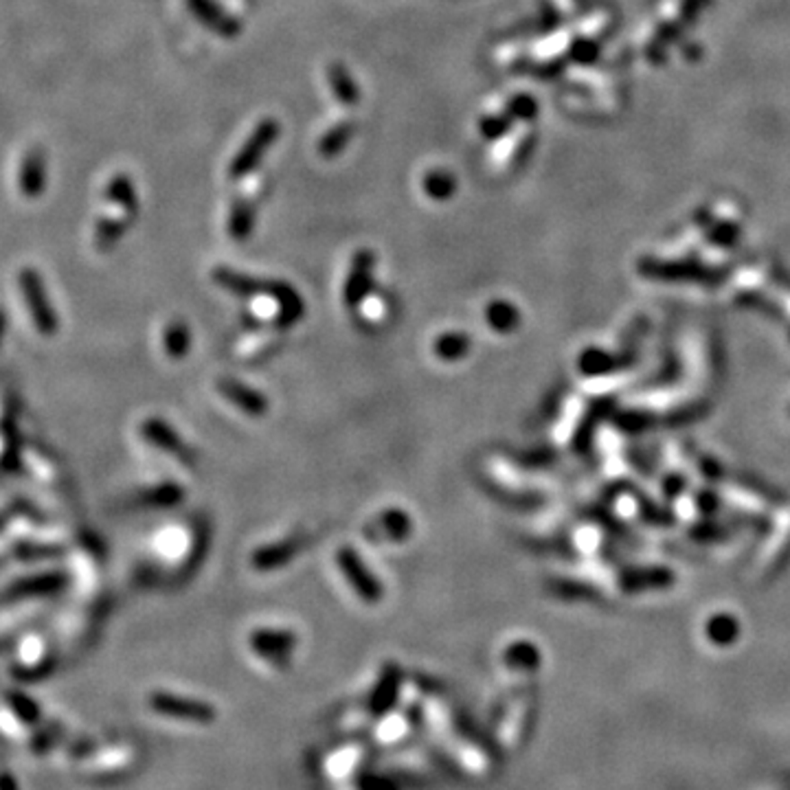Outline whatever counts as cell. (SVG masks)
Here are the masks:
<instances>
[{
	"label": "cell",
	"instance_id": "cell-1",
	"mask_svg": "<svg viewBox=\"0 0 790 790\" xmlns=\"http://www.w3.org/2000/svg\"><path fill=\"white\" fill-rule=\"evenodd\" d=\"M280 136V124L275 119H262L255 125V130L251 132V136L246 139V143L237 150V154L233 156L229 165V176L233 180H242L244 176L251 174L260 161L266 156V152L272 148V143Z\"/></svg>",
	"mask_w": 790,
	"mask_h": 790
},
{
	"label": "cell",
	"instance_id": "cell-2",
	"mask_svg": "<svg viewBox=\"0 0 790 790\" xmlns=\"http://www.w3.org/2000/svg\"><path fill=\"white\" fill-rule=\"evenodd\" d=\"M20 288H23L24 301H27L29 312H32L35 327H38L40 334H44V336H53V334L58 332V314H55L53 308H51L47 290H44L42 280H40L38 272L32 271V268H23V271H20Z\"/></svg>",
	"mask_w": 790,
	"mask_h": 790
},
{
	"label": "cell",
	"instance_id": "cell-3",
	"mask_svg": "<svg viewBox=\"0 0 790 790\" xmlns=\"http://www.w3.org/2000/svg\"><path fill=\"white\" fill-rule=\"evenodd\" d=\"M338 566H341L343 575L347 577L352 589L358 592V597H361L363 602H367V604H378V602L382 600V586H380L376 575L364 566L363 558L356 554V551L349 549V547L338 549Z\"/></svg>",
	"mask_w": 790,
	"mask_h": 790
},
{
	"label": "cell",
	"instance_id": "cell-4",
	"mask_svg": "<svg viewBox=\"0 0 790 790\" xmlns=\"http://www.w3.org/2000/svg\"><path fill=\"white\" fill-rule=\"evenodd\" d=\"M150 707L154 709L161 716L170 718H180V721L189 722H209L214 721L216 712L209 705H205L202 701H194V698L176 696L170 692H154L150 696Z\"/></svg>",
	"mask_w": 790,
	"mask_h": 790
},
{
	"label": "cell",
	"instance_id": "cell-5",
	"mask_svg": "<svg viewBox=\"0 0 790 790\" xmlns=\"http://www.w3.org/2000/svg\"><path fill=\"white\" fill-rule=\"evenodd\" d=\"M373 262H376V257H373L372 251H358L356 255H354L345 290H343V297H345V303L349 308L361 306L364 297H367L369 290H372Z\"/></svg>",
	"mask_w": 790,
	"mask_h": 790
},
{
	"label": "cell",
	"instance_id": "cell-6",
	"mask_svg": "<svg viewBox=\"0 0 790 790\" xmlns=\"http://www.w3.org/2000/svg\"><path fill=\"white\" fill-rule=\"evenodd\" d=\"M187 9L205 24L207 29L216 32L220 38L233 40L240 33V23L229 16L216 0H187Z\"/></svg>",
	"mask_w": 790,
	"mask_h": 790
},
{
	"label": "cell",
	"instance_id": "cell-7",
	"mask_svg": "<svg viewBox=\"0 0 790 790\" xmlns=\"http://www.w3.org/2000/svg\"><path fill=\"white\" fill-rule=\"evenodd\" d=\"M141 433H143L145 442H150L152 446H156V448L165 450V453L174 455L176 459H180L182 464H194V457H191V450L187 448L185 442L180 439L179 433H174L163 419H148V422L141 427Z\"/></svg>",
	"mask_w": 790,
	"mask_h": 790
},
{
	"label": "cell",
	"instance_id": "cell-8",
	"mask_svg": "<svg viewBox=\"0 0 790 790\" xmlns=\"http://www.w3.org/2000/svg\"><path fill=\"white\" fill-rule=\"evenodd\" d=\"M217 389H220V393L225 395L226 400H231L240 411L253 415V418H260V415H266L268 411L266 395L255 391V389H251L248 384H242L240 380L222 378L217 380Z\"/></svg>",
	"mask_w": 790,
	"mask_h": 790
},
{
	"label": "cell",
	"instance_id": "cell-9",
	"mask_svg": "<svg viewBox=\"0 0 790 790\" xmlns=\"http://www.w3.org/2000/svg\"><path fill=\"white\" fill-rule=\"evenodd\" d=\"M251 643L257 655L268 661H283L295 648L297 637L290 630H257Z\"/></svg>",
	"mask_w": 790,
	"mask_h": 790
},
{
	"label": "cell",
	"instance_id": "cell-10",
	"mask_svg": "<svg viewBox=\"0 0 790 790\" xmlns=\"http://www.w3.org/2000/svg\"><path fill=\"white\" fill-rule=\"evenodd\" d=\"M303 543H306V538H288L283 543L266 547V549H260L253 556V565L260 571H272L277 566L288 565V560L295 558L299 551L303 549Z\"/></svg>",
	"mask_w": 790,
	"mask_h": 790
},
{
	"label": "cell",
	"instance_id": "cell-11",
	"mask_svg": "<svg viewBox=\"0 0 790 790\" xmlns=\"http://www.w3.org/2000/svg\"><path fill=\"white\" fill-rule=\"evenodd\" d=\"M327 82L332 86V93L341 104L354 106L361 99V90H358L356 79L343 64H329L327 66Z\"/></svg>",
	"mask_w": 790,
	"mask_h": 790
},
{
	"label": "cell",
	"instance_id": "cell-12",
	"mask_svg": "<svg viewBox=\"0 0 790 790\" xmlns=\"http://www.w3.org/2000/svg\"><path fill=\"white\" fill-rule=\"evenodd\" d=\"M44 187V156L40 150H32L24 156L23 171H20V189L27 198L40 196Z\"/></svg>",
	"mask_w": 790,
	"mask_h": 790
},
{
	"label": "cell",
	"instance_id": "cell-13",
	"mask_svg": "<svg viewBox=\"0 0 790 790\" xmlns=\"http://www.w3.org/2000/svg\"><path fill=\"white\" fill-rule=\"evenodd\" d=\"M485 321H488V326L496 329V332L508 334L511 329L519 327L520 314L516 310L514 303L503 301V299H496V301L488 303V308H485Z\"/></svg>",
	"mask_w": 790,
	"mask_h": 790
},
{
	"label": "cell",
	"instance_id": "cell-14",
	"mask_svg": "<svg viewBox=\"0 0 790 790\" xmlns=\"http://www.w3.org/2000/svg\"><path fill=\"white\" fill-rule=\"evenodd\" d=\"M255 226V207L248 200H235L229 216V233L233 240H246L251 237Z\"/></svg>",
	"mask_w": 790,
	"mask_h": 790
},
{
	"label": "cell",
	"instance_id": "cell-15",
	"mask_svg": "<svg viewBox=\"0 0 790 790\" xmlns=\"http://www.w3.org/2000/svg\"><path fill=\"white\" fill-rule=\"evenodd\" d=\"M435 356L442 361H461L470 352V338L464 332H446L435 341Z\"/></svg>",
	"mask_w": 790,
	"mask_h": 790
},
{
	"label": "cell",
	"instance_id": "cell-16",
	"mask_svg": "<svg viewBox=\"0 0 790 790\" xmlns=\"http://www.w3.org/2000/svg\"><path fill=\"white\" fill-rule=\"evenodd\" d=\"M424 191H427L428 198H433V200H450V198L455 196V189H457V180H455V176L450 174V171L446 170H430L427 176H424L422 180Z\"/></svg>",
	"mask_w": 790,
	"mask_h": 790
},
{
	"label": "cell",
	"instance_id": "cell-17",
	"mask_svg": "<svg viewBox=\"0 0 790 790\" xmlns=\"http://www.w3.org/2000/svg\"><path fill=\"white\" fill-rule=\"evenodd\" d=\"M163 345H165V352L170 358H176V361L185 358L187 352H189V345H191L189 327H187L182 321H171L170 326L165 327Z\"/></svg>",
	"mask_w": 790,
	"mask_h": 790
},
{
	"label": "cell",
	"instance_id": "cell-18",
	"mask_svg": "<svg viewBox=\"0 0 790 790\" xmlns=\"http://www.w3.org/2000/svg\"><path fill=\"white\" fill-rule=\"evenodd\" d=\"M354 124L352 121H341L338 125H334L332 130L327 132L326 136L321 139V145H318V152H321L323 156H336L341 154L343 150H345V145L352 141L354 136Z\"/></svg>",
	"mask_w": 790,
	"mask_h": 790
},
{
	"label": "cell",
	"instance_id": "cell-19",
	"mask_svg": "<svg viewBox=\"0 0 790 790\" xmlns=\"http://www.w3.org/2000/svg\"><path fill=\"white\" fill-rule=\"evenodd\" d=\"M378 525L389 540L409 538V536H411V527H413L407 511H400V510L384 511V514L378 519Z\"/></svg>",
	"mask_w": 790,
	"mask_h": 790
},
{
	"label": "cell",
	"instance_id": "cell-20",
	"mask_svg": "<svg viewBox=\"0 0 790 790\" xmlns=\"http://www.w3.org/2000/svg\"><path fill=\"white\" fill-rule=\"evenodd\" d=\"M106 196H108L110 202H116V205L125 207V209L134 211L136 209V196H134V187H132V182L128 176L119 174L116 179L108 185V191H106Z\"/></svg>",
	"mask_w": 790,
	"mask_h": 790
},
{
	"label": "cell",
	"instance_id": "cell-21",
	"mask_svg": "<svg viewBox=\"0 0 790 790\" xmlns=\"http://www.w3.org/2000/svg\"><path fill=\"white\" fill-rule=\"evenodd\" d=\"M9 707L14 709V713L27 724H38L40 722V709L32 698H27L24 694H12L9 696Z\"/></svg>",
	"mask_w": 790,
	"mask_h": 790
},
{
	"label": "cell",
	"instance_id": "cell-22",
	"mask_svg": "<svg viewBox=\"0 0 790 790\" xmlns=\"http://www.w3.org/2000/svg\"><path fill=\"white\" fill-rule=\"evenodd\" d=\"M508 113L511 119L531 121L538 115V101L531 97V95H516L508 104Z\"/></svg>",
	"mask_w": 790,
	"mask_h": 790
},
{
	"label": "cell",
	"instance_id": "cell-23",
	"mask_svg": "<svg viewBox=\"0 0 790 790\" xmlns=\"http://www.w3.org/2000/svg\"><path fill=\"white\" fill-rule=\"evenodd\" d=\"M511 121H514V119H511L510 113L485 116V119L481 121V134H483L488 141H496V139H499V136H503L505 132L510 130Z\"/></svg>",
	"mask_w": 790,
	"mask_h": 790
},
{
	"label": "cell",
	"instance_id": "cell-24",
	"mask_svg": "<svg viewBox=\"0 0 790 790\" xmlns=\"http://www.w3.org/2000/svg\"><path fill=\"white\" fill-rule=\"evenodd\" d=\"M124 229H125V225H121V222L101 220L97 225V233H95V242H97V246L101 248V251H104V248H110L116 240H119Z\"/></svg>",
	"mask_w": 790,
	"mask_h": 790
},
{
	"label": "cell",
	"instance_id": "cell-25",
	"mask_svg": "<svg viewBox=\"0 0 790 790\" xmlns=\"http://www.w3.org/2000/svg\"><path fill=\"white\" fill-rule=\"evenodd\" d=\"M597 51H600V49H597L595 44H591V42H586V40H582V42L575 44L574 58L580 60V62H591V60L597 55Z\"/></svg>",
	"mask_w": 790,
	"mask_h": 790
},
{
	"label": "cell",
	"instance_id": "cell-26",
	"mask_svg": "<svg viewBox=\"0 0 790 790\" xmlns=\"http://www.w3.org/2000/svg\"><path fill=\"white\" fill-rule=\"evenodd\" d=\"M0 790H18L16 782H14V777H9V775H3L0 777Z\"/></svg>",
	"mask_w": 790,
	"mask_h": 790
},
{
	"label": "cell",
	"instance_id": "cell-27",
	"mask_svg": "<svg viewBox=\"0 0 790 790\" xmlns=\"http://www.w3.org/2000/svg\"><path fill=\"white\" fill-rule=\"evenodd\" d=\"M3 334H5V312L0 310V343H3Z\"/></svg>",
	"mask_w": 790,
	"mask_h": 790
}]
</instances>
